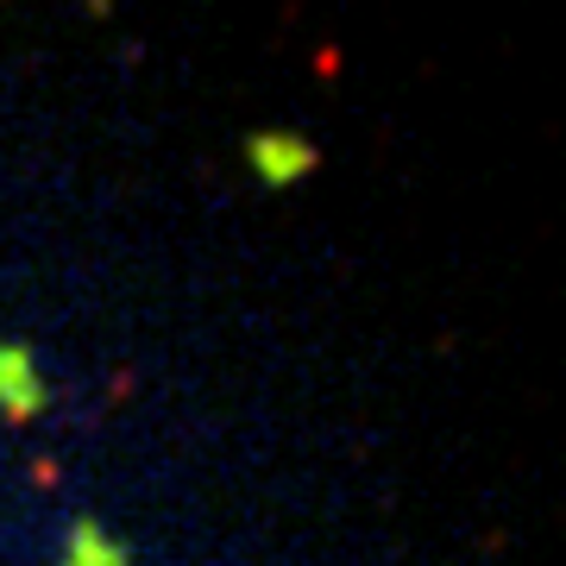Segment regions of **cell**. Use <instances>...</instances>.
Returning <instances> with one entry per match:
<instances>
[{
	"label": "cell",
	"instance_id": "6da1fadb",
	"mask_svg": "<svg viewBox=\"0 0 566 566\" xmlns=\"http://www.w3.org/2000/svg\"><path fill=\"white\" fill-rule=\"evenodd\" d=\"M245 164H252V177L264 189H290V182H303L322 164V145L303 139V133H290V126H271V133H252L245 139Z\"/></svg>",
	"mask_w": 566,
	"mask_h": 566
},
{
	"label": "cell",
	"instance_id": "7a4b0ae2",
	"mask_svg": "<svg viewBox=\"0 0 566 566\" xmlns=\"http://www.w3.org/2000/svg\"><path fill=\"white\" fill-rule=\"evenodd\" d=\"M44 403H51V390H44V378H39L32 346L0 340V416H7V422H32V416H44Z\"/></svg>",
	"mask_w": 566,
	"mask_h": 566
},
{
	"label": "cell",
	"instance_id": "3957f363",
	"mask_svg": "<svg viewBox=\"0 0 566 566\" xmlns=\"http://www.w3.org/2000/svg\"><path fill=\"white\" fill-rule=\"evenodd\" d=\"M63 566H126V547L107 542L95 523H76V535H70V560Z\"/></svg>",
	"mask_w": 566,
	"mask_h": 566
}]
</instances>
